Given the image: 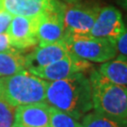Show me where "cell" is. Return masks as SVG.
Masks as SVG:
<instances>
[{"instance_id":"12","label":"cell","mask_w":127,"mask_h":127,"mask_svg":"<svg viewBox=\"0 0 127 127\" xmlns=\"http://www.w3.org/2000/svg\"><path fill=\"white\" fill-rule=\"evenodd\" d=\"M6 10L13 16L38 17L56 8L59 0H0Z\"/></svg>"},{"instance_id":"10","label":"cell","mask_w":127,"mask_h":127,"mask_svg":"<svg viewBox=\"0 0 127 127\" xmlns=\"http://www.w3.org/2000/svg\"><path fill=\"white\" fill-rule=\"evenodd\" d=\"M69 52L64 40L45 45H38L34 50L26 55V69L29 71L47 66L62 59Z\"/></svg>"},{"instance_id":"2","label":"cell","mask_w":127,"mask_h":127,"mask_svg":"<svg viewBox=\"0 0 127 127\" xmlns=\"http://www.w3.org/2000/svg\"><path fill=\"white\" fill-rule=\"evenodd\" d=\"M48 81L23 70L12 75L0 77V95L14 106L46 102Z\"/></svg>"},{"instance_id":"7","label":"cell","mask_w":127,"mask_h":127,"mask_svg":"<svg viewBox=\"0 0 127 127\" xmlns=\"http://www.w3.org/2000/svg\"><path fill=\"white\" fill-rule=\"evenodd\" d=\"M38 24L39 16H13L7 31L11 46L15 49L23 51L38 45Z\"/></svg>"},{"instance_id":"5","label":"cell","mask_w":127,"mask_h":127,"mask_svg":"<svg viewBox=\"0 0 127 127\" xmlns=\"http://www.w3.org/2000/svg\"><path fill=\"white\" fill-rule=\"evenodd\" d=\"M99 7L68 1L63 4L64 35H88L95 22Z\"/></svg>"},{"instance_id":"18","label":"cell","mask_w":127,"mask_h":127,"mask_svg":"<svg viewBox=\"0 0 127 127\" xmlns=\"http://www.w3.org/2000/svg\"><path fill=\"white\" fill-rule=\"evenodd\" d=\"M12 17L13 15H11L8 10H6L0 2V34L7 33Z\"/></svg>"},{"instance_id":"6","label":"cell","mask_w":127,"mask_h":127,"mask_svg":"<svg viewBox=\"0 0 127 127\" xmlns=\"http://www.w3.org/2000/svg\"><path fill=\"white\" fill-rule=\"evenodd\" d=\"M93 69L92 64L86 59L69 52L62 59L55 61L47 66L32 69L28 72L48 82L60 80L77 73H90Z\"/></svg>"},{"instance_id":"16","label":"cell","mask_w":127,"mask_h":127,"mask_svg":"<svg viewBox=\"0 0 127 127\" xmlns=\"http://www.w3.org/2000/svg\"><path fill=\"white\" fill-rule=\"evenodd\" d=\"M49 127H82L79 121L71 117L59 109L50 106V125Z\"/></svg>"},{"instance_id":"17","label":"cell","mask_w":127,"mask_h":127,"mask_svg":"<svg viewBox=\"0 0 127 127\" xmlns=\"http://www.w3.org/2000/svg\"><path fill=\"white\" fill-rule=\"evenodd\" d=\"M17 107L0 95V127H14Z\"/></svg>"},{"instance_id":"22","label":"cell","mask_w":127,"mask_h":127,"mask_svg":"<svg viewBox=\"0 0 127 127\" xmlns=\"http://www.w3.org/2000/svg\"><path fill=\"white\" fill-rule=\"evenodd\" d=\"M67 1H75V0H67Z\"/></svg>"},{"instance_id":"21","label":"cell","mask_w":127,"mask_h":127,"mask_svg":"<svg viewBox=\"0 0 127 127\" xmlns=\"http://www.w3.org/2000/svg\"><path fill=\"white\" fill-rule=\"evenodd\" d=\"M118 3L121 7H123V9L127 10V0H118Z\"/></svg>"},{"instance_id":"13","label":"cell","mask_w":127,"mask_h":127,"mask_svg":"<svg viewBox=\"0 0 127 127\" xmlns=\"http://www.w3.org/2000/svg\"><path fill=\"white\" fill-rule=\"evenodd\" d=\"M98 72L109 81L127 86V56L117 55L101 64Z\"/></svg>"},{"instance_id":"3","label":"cell","mask_w":127,"mask_h":127,"mask_svg":"<svg viewBox=\"0 0 127 127\" xmlns=\"http://www.w3.org/2000/svg\"><path fill=\"white\" fill-rule=\"evenodd\" d=\"M89 79L95 111L127 120V86L109 81L98 70L92 69Z\"/></svg>"},{"instance_id":"19","label":"cell","mask_w":127,"mask_h":127,"mask_svg":"<svg viewBox=\"0 0 127 127\" xmlns=\"http://www.w3.org/2000/svg\"><path fill=\"white\" fill-rule=\"evenodd\" d=\"M116 48L118 53L121 55L127 56V28L120 35L118 39L116 40Z\"/></svg>"},{"instance_id":"14","label":"cell","mask_w":127,"mask_h":127,"mask_svg":"<svg viewBox=\"0 0 127 127\" xmlns=\"http://www.w3.org/2000/svg\"><path fill=\"white\" fill-rule=\"evenodd\" d=\"M26 69V56L22 50L11 49L0 52V77L9 76Z\"/></svg>"},{"instance_id":"20","label":"cell","mask_w":127,"mask_h":127,"mask_svg":"<svg viewBox=\"0 0 127 127\" xmlns=\"http://www.w3.org/2000/svg\"><path fill=\"white\" fill-rule=\"evenodd\" d=\"M13 49V47L10 44L9 35L7 33L0 34V52H5Z\"/></svg>"},{"instance_id":"15","label":"cell","mask_w":127,"mask_h":127,"mask_svg":"<svg viewBox=\"0 0 127 127\" xmlns=\"http://www.w3.org/2000/svg\"><path fill=\"white\" fill-rule=\"evenodd\" d=\"M82 127H127V120L109 116L92 109L83 116Z\"/></svg>"},{"instance_id":"9","label":"cell","mask_w":127,"mask_h":127,"mask_svg":"<svg viewBox=\"0 0 127 127\" xmlns=\"http://www.w3.org/2000/svg\"><path fill=\"white\" fill-rule=\"evenodd\" d=\"M63 3H59L56 8L39 16L37 29L38 45H45L63 40Z\"/></svg>"},{"instance_id":"1","label":"cell","mask_w":127,"mask_h":127,"mask_svg":"<svg viewBox=\"0 0 127 127\" xmlns=\"http://www.w3.org/2000/svg\"><path fill=\"white\" fill-rule=\"evenodd\" d=\"M46 103L80 121L93 109L89 76L84 73H77L60 80L48 82Z\"/></svg>"},{"instance_id":"8","label":"cell","mask_w":127,"mask_h":127,"mask_svg":"<svg viewBox=\"0 0 127 127\" xmlns=\"http://www.w3.org/2000/svg\"><path fill=\"white\" fill-rule=\"evenodd\" d=\"M125 28L121 10L112 6H106L100 8L89 34L91 36L105 38L116 41Z\"/></svg>"},{"instance_id":"11","label":"cell","mask_w":127,"mask_h":127,"mask_svg":"<svg viewBox=\"0 0 127 127\" xmlns=\"http://www.w3.org/2000/svg\"><path fill=\"white\" fill-rule=\"evenodd\" d=\"M50 105L46 102L18 106L14 127H49Z\"/></svg>"},{"instance_id":"4","label":"cell","mask_w":127,"mask_h":127,"mask_svg":"<svg viewBox=\"0 0 127 127\" xmlns=\"http://www.w3.org/2000/svg\"><path fill=\"white\" fill-rule=\"evenodd\" d=\"M64 41L70 52L90 62L104 63L114 59L118 51L116 41L88 35H64Z\"/></svg>"}]
</instances>
